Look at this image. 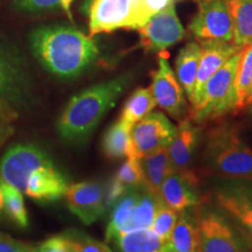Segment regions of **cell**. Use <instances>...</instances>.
<instances>
[{
  "label": "cell",
  "instance_id": "obj_27",
  "mask_svg": "<svg viewBox=\"0 0 252 252\" xmlns=\"http://www.w3.org/2000/svg\"><path fill=\"white\" fill-rule=\"evenodd\" d=\"M132 126L121 119L106 131L103 139V151L110 159H119L123 157L133 156L131 141Z\"/></svg>",
  "mask_w": 252,
  "mask_h": 252
},
{
  "label": "cell",
  "instance_id": "obj_11",
  "mask_svg": "<svg viewBox=\"0 0 252 252\" xmlns=\"http://www.w3.org/2000/svg\"><path fill=\"white\" fill-rule=\"evenodd\" d=\"M175 126L161 112H151L144 119L133 125L131 141L133 156L141 158L157 152L162 147H168Z\"/></svg>",
  "mask_w": 252,
  "mask_h": 252
},
{
  "label": "cell",
  "instance_id": "obj_23",
  "mask_svg": "<svg viewBox=\"0 0 252 252\" xmlns=\"http://www.w3.org/2000/svg\"><path fill=\"white\" fill-rule=\"evenodd\" d=\"M140 186H143V174L138 158L134 156L127 157V160L121 166L108 189L106 206H112L125 193Z\"/></svg>",
  "mask_w": 252,
  "mask_h": 252
},
{
  "label": "cell",
  "instance_id": "obj_6",
  "mask_svg": "<svg viewBox=\"0 0 252 252\" xmlns=\"http://www.w3.org/2000/svg\"><path fill=\"white\" fill-rule=\"evenodd\" d=\"M197 228L201 252H247L251 249L247 239L215 210H202Z\"/></svg>",
  "mask_w": 252,
  "mask_h": 252
},
{
  "label": "cell",
  "instance_id": "obj_24",
  "mask_svg": "<svg viewBox=\"0 0 252 252\" xmlns=\"http://www.w3.org/2000/svg\"><path fill=\"white\" fill-rule=\"evenodd\" d=\"M169 242L173 252H201L197 219L188 209L179 215Z\"/></svg>",
  "mask_w": 252,
  "mask_h": 252
},
{
  "label": "cell",
  "instance_id": "obj_30",
  "mask_svg": "<svg viewBox=\"0 0 252 252\" xmlns=\"http://www.w3.org/2000/svg\"><path fill=\"white\" fill-rule=\"evenodd\" d=\"M2 201H4V209L7 215L11 217L15 224L21 228H27L28 215L25 207L23 193L19 191L13 186L2 181Z\"/></svg>",
  "mask_w": 252,
  "mask_h": 252
},
{
  "label": "cell",
  "instance_id": "obj_42",
  "mask_svg": "<svg viewBox=\"0 0 252 252\" xmlns=\"http://www.w3.org/2000/svg\"><path fill=\"white\" fill-rule=\"evenodd\" d=\"M251 105H252V104H251ZM251 113H252V106H251Z\"/></svg>",
  "mask_w": 252,
  "mask_h": 252
},
{
  "label": "cell",
  "instance_id": "obj_14",
  "mask_svg": "<svg viewBox=\"0 0 252 252\" xmlns=\"http://www.w3.org/2000/svg\"><path fill=\"white\" fill-rule=\"evenodd\" d=\"M159 196L176 213L196 207L202 200L197 178L187 169L169 173L160 186Z\"/></svg>",
  "mask_w": 252,
  "mask_h": 252
},
{
  "label": "cell",
  "instance_id": "obj_26",
  "mask_svg": "<svg viewBox=\"0 0 252 252\" xmlns=\"http://www.w3.org/2000/svg\"><path fill=\"white\" fill-rule=\"evenodd\" d=\"M252 84V43L245 46L241 50L237 71L235 78V94H236V105L235 111L251 105L250 89Z\"/></svg>",
  "mask_w": 252,
  "mask_h": 252
},
{
  "label": "cell",
  "instance_id": "obj_19",
  "mask_svg": "<svg viewBox=\"0 0 252 252\" xmlns=\"http://www.w3.org/2000/svg\"><path fill=\"white\" fill-rule=\"evenodd\" d=\"M138 161L143 174V186L151 193L159 195L160 186L172 172L168 147H162L149 156L138 158Z\"/></svg>",
  "mask_w": 252,
  "mask_h": 252
},
{
  "label": "cell",
  "instance_id": "obj_25",
  "mask_svg": "<svg viewBox=\"0 0 252 252\" xmlns=\"http://www.w3.org/2000/svg\"><path fill=\"white\" fill-rule=\"evenodd\" d=\"M225 1L234 25V43L243 48L252 43V0Z\"/></svg>",
  "mask_w": 252,
  "mask_h": 252
},
{
  "label": "cell",
  "instance_id": "obj_4",
  "mask_svg": "<svg viewBox=\"0 0 252 252\" xmlns=\"http://www.w3.org/2000/svg\"><path fill=\"white\" fill-rule=\"evenodd\" d=\"M242 50V49H241ZM241 50L232 55L204 84L197 99L189 110V119L195 124L214 121L235 111V78Z\"/></svg>",
  "mask_w": 252,
  "mask_h": 252
},
{
  "label": "cell",
  "instance_id": "obj_2",
  "mask_svg": "<svg viewBox=\"0 0 252 252\" xmlns=\"http://www.w3.org/2000/svg\"><path fill=\"white\" fill-rule=\"evenodd\" d=\"M133 77L132 72L96 84L69 100L58 121L59 134L69 143H83L117 100Z\"/></svg>",
  "mask_w": 252,
  "mask_h": 252
},
{
  "label": "cell",
  "instance_id": "obj_33",
  "mask_svg": "<svg viewBox=\"0 0 252 252\" xmlns=\"http://www.w3.org/2000/svg\"><path fill=\"white\" fill-rule=\"evenodd\" d=\"M14 7L18 11L28 13L56 11L61 7V0H13Z\"/></svg>",
  "mask_w": 252,
  "mask_h": 252
},
{
  "label": "cell",
  "instance_id": "obj_38",
  "mask_svg": "<svg viewBox=\"0 0 252 252\" xmlns=\"http://www.w3.org/2000/svg\"><path fill=\"white\" fill-rule=\"evenodd\" d=\"M74 2V0H61V7L63 11L67 13L69 19H71V5Z\"/></svg>",
  "mask_w": 252,
  "mask_h": 252
},
{
  "label": "cell",
  "instance_id": "obj_12",
  "mask_svg": "<svg viewBox=\"0 0 252 252\" xmlns=\"http://www.w3.org/2000/svg\"><path fill=\"white\" fill-rule=\"evenodd\" d=\"M28 76L20 59L0 46V106L19 108L28 99Z\"/></svg>",
  "mask_w": 252,
  "mask_h": 252
},
{
  "label": "cell",
  "instance_id": "obj_17",
  "mask_svg": "<svg viewBox=\"0 0 252 252\" xmlns=\"http://www.w3.org/2000/svg\"><path fill=\"white\" fill-rule=\"evenodd\" d=\"M67 188L65 178L53 165L32 173L25 194L34 200L52 202L62 197Z\"/></svg>",
  "mask_w": 252,
  "mask_h": 252
},
{
  "label": "cell",
  "instance_id": "obj_18",
  "mask_svg": "<svg viewBox=\"0 0 252 252\" xmlns=\"http://www.w3.org/2000/svg\"><path fill=\"white\" fill-rule=\"evenodd\" d=\"M217 202L243 226L252 241V189L245 186L228 187L217 194Z\"/></svg>",
  "mask_w": 252,
  "mask_h": 252
},
{
  "label": "cell",
  "instance_id": "obj_3",
  "mask_svg": "<svg viewBox=\"0 0 252 252\" xmlns=\"http://www.w3.org/2000/svg\"><path fill=\"white\" fill-rule=\"evenodd\" d=\"M204 157L220 174L252 179V150L239 138L235 126L220 124L210 130Z\"/></svg>",
  "mask_w": 252,
  "mask_h": 252
},
{
  "label": "cell",
  "instance_id": "obj_31",
  "mask_svg": "<svg viewBox=\"0 0 252 252\" xmlns=\"http://www.w3.org/2000/svg\"><path fill=\"white\" fill-rule=\"evenodd\" d=\"M70 252H112L108 245L91 238L78 230H68L61 234Z\"/></svg>",
  "mask_w": 252,
  "mask_h": 252
},
{
  "label": "cell",
  "instance_id": "obj_8",
  "mask_svg": "<svg viewBox=\"0 0 252 252\" xmlns=\"http://www.w3.org/2000/svg\"><path fill=\"white\" fill-rule=\"evenodd\" d=\"M188 28L198 41L234 43V25L225 0H198V12Z\"/></svg>",
  "mask_w": 252,
  "mask_h": 252
},
{
  "label": "cell",
  "instance_id": "obj_34",
  "mask_svg": "<svg viewBox=\"0 0 252 252\" xmlns=\"http://www.w3.org/2000/svg\"><path fill=\"white\" fill-rule=\"evenodd\" d=\"M138 14L141 25H144L151 17L174 4V0H135Z\"/></svg>",
  "mask_w": 252,
  "mask_h": 252
},
{
  "label": "cell",
  "instance_id": "obj_29",
  "mask_svg": "<svg viewBox=\"0 0 252 252\" xmlns=\"http://www.w3.org/2000/svg\"><path fill=\"white\" fill-rule=\"evenodd\" d=\"M160 200L161 198L159 195L151 193L144 186H141L139 198L135 204L128 231L138 229H150L153 223L154 216H156L157 208Z\"/></svg>",
  "mask_w": 252,
  "mask_h": 252
},
{
  "label": "cell",
  "instance_id": "obj_5",
  "mask_svg": "<svg viewBox=\"0 0 252 252\" xmlns=\"http://www.w3.org/2000/svg\"><path fill=\"white\" fill-rule=\"evenodd\" d=\"M89 36L141 26L135 0H90L88 5Z\"/></svg>",
  "mask_w": 252,
  "mask_h": 252
},
{
  "label": "cell",
  "instance_id": "obj_43",
  "mask_svg": "<svg viewBox=\"0 0 252 252\" xmlns=\"http://www.w3.org/2000/svg\"><path fill=\"white\" fill-rule=\"evenodd\" d=\"M197 1H198V0H197Z\"/></svg>",
  "mask_w": 252,
  "mask_h": 252
},
{
  "label": "cell",
  "instance_id": "obj_13",
  "mask_svg": "<svg viewBox=\"0 0 252 252\" xmlns=\"http://www.w3.org/2000/svg\"><path fill=\"white\" fill-rule=\"evenodd\" d=\"M64 196L69 210L87 225L98 220L108 208L105 189L97 182L69 185Z\"/></svg>",
  "mask_w": 252,
  "mask_h": 252
},
{
  "label": "cell",
  "instance_id": "obj_7",
  "mask_svg": "<svg viewBox=\"0 0 252 252\" xmlns=\"http://www.w3.org/2000/svg\"><path fill=\"white\" fill-rule=\"evenodd\" d=\"M53 166L47 154L34 145H15L0 161V176L6 184L25 193L32 173Z\"/></svg>",
  "mask_w": 252,
  "mask_h": 252
},
{
  "label": "cell",
  "instance_id": "obj_22",
  "mask_svg": "<svg viewBox=\"0 0 252 252\" xmlns=\"http://www.w3.org/2000/svg\"><path fill=\"white\" fill-rule=\"evenodd\" d=\"M141 186L138 188L131 189L125 193L112 204V212L106 229V239L113 241L122 234L128 231V226L133 215L135 204L139 198Z\"/></svg>",
  "mask_w": 252,
  "mask_h": 252
},
{
  "label": "cell",
  "instance_id": "obj_32",
  "mask_svg": "<svg viewBox=\"0 0 252 252\" xmlns=\"http://www.w3.org/2000/svg\"><path fill=\"white\" fill-rule=\"evenodd\" d=\"M178 217L179 213H176L175 210H173L172 208L163 203L162 200H160L150 230L161 239L169 241Z\"/></svg>",
  "mask_w": 252,
  "mask_h": 252
},
{
  "label": "cell",
  "instance_id": "obj_35",
  "mask_svg": "<svg viewBox=\"0 0 252 252\" xmlns=\"http://www.w3.org/2000/svg\"><path fill=\"white\" fill-rule=\"evenodd\" d=\"M0 252H36V250L0 232Z\"/></svg>",
  "mask_w": 252,
  "mask_h": 252
},
{
  "label": "cell",
  "instance_id": "obj_36",
  "mask_svg": "<svg viewBox=\"0 0 252 252\" xmlns=\"http://www.w3.org/2000/svg\"><path fill=\"white\" fill-rule=\"evenodd\" d=\"M35 250L36 252H70L68 250L67 244H65L64 239L61 237V235L47 239L42 244L39 245V248L35 249Z\"/></svg>",
  "mask_w": 252,
  "mask_h": 252
},
{
  "label": "cell",
  "instance_id": "obj_28",
  "mask_svg": "<svg viewBox=\"0 0 252 252\" xmlns=\"http://www.w3.org/2000/svg\"><path fill=\"white\" fill-rule=\"evenodd\" d=\"M156 100L150 88H139L126 100L119 119L133 127L134 124L152 112Z\"/></svg>",
  "mask_w": 252,
  "mask_h": 252
},
{
  "label": "cell",
  "instance_id": "obj_20",
  "mask_svg": "<svg viewBox=\"0 0 252 252\" xmlns=\"http://www.w3.org/2000/svg\"><path fill=\"white\" fill-rule=\"evenodd\" d=\"M201 59V46L190 41L179 52L175 60V76L184 89L186 96L190 100L194 94L198 63Z\"/></svg>",
  "mask_w": 252,
  "mask_h": 252
},
{
  "label": "cell",
  "instance_id": "obj_9",
  "mask_svg": "<svg viewBox=\"0 0 252 252\" xmlns=\"http://www.w3.org/2000/svg\"><path fill=\"white\" fill-rule=\"evenodd\" d=\"M139 33L141 46L149 52H162L180 42L186 31L176 15L174 4L154 14L135 30Z\"/></svg>",
  "mask_w": 252,
  "mask_h": 252
},
{
  "label": "cell",
  "instance_id": "obj_40",
  "mask_svg": "<svg viewBox=\"0 0 252 252\" xmlns=\"http://www.w3.org/2000/svg\"><path fill=\"white\" fill-rule=\"evenodd\" d=\"M250 99H251V104H252V84H251V89H250Z\"/></svg>",
  "mask_w": 252,
  "mask_h": 252
},
{
  "label": "cell",
  "instance_id": "obj_15",
  "mask_svg": "<svg viewBox=\"0 0 252 252\" xmlns=\"http://www.w3.org/2000/svg\"><path fill=\"white\" fill-rule=\"evenodd\" d=\"M201 59L198 63L196 81H195L194 94L190 98V104H194L206 82L222 67L228 60L238 53L239 48L235 43L224 42L220 40H200Z\"/></svg>",
  "mask_w": 252,
  "mask_h": 252
},
{
  "label": "cell",
  "instance_id": "obj_37",
  "mask_svg": "<svg viewBox=\"0 0 252 252\" xmlns=\"http://www.w3.org/2000/svg\"><path fill=\"white\" fill-rule=\"evenodd\" d=\"M13 125L7 115L0 112V146L13 133Z\"/></svg>",
  "mask_w": 252,
  "mask_h": 252
},
{
  "label": "cell",
  "instance_id": "obj_10",
  "mask_svg": "<svg viewBox=\"0 0 252 252\" xmlns=\"http://www.w3.org/2000/svg\"><path fill=\"white\" fill-rule=\"evenodd\" d=\"M150 89L156 100V105L178 121L184 119L187 111L185 91L169 65L167 55L161 54L158 58V69L153 71L152 86Z\"/></svg>",
  "mask_w": 252,
  "mask_h": 252
},
{
  "label": "cell",
  "instance_id": "obj_41",
  "mask_svg": "<svg viewBox=\"0 0 252 252\" xmlns=\"http://www.w3.org/2000/svg\"><path fill=\"white\" fill-rule=\"evenodd\" d=\"M247 252H252V250H251V249H250V250H248Z\"/></svg>",
  "mask_w": 252,
  "mask_h": 252
},
{
  "label": "cell",
  "instance_id": "obj_1",
  "mask_svg": "<svg viewBox=\"0 0 252 252\" xmlns=\"http://www.w3.org/2000/svg\"><path fill=\"white\" fill-rule=\"evenodd\" d=\"M30 42L42 67L63 80L78 77L99 56L93 37L65 25L36 28L31 33Z\"/></svg>",
  "mask_w": 252,
  "mask_h": 252
},
{
  "label": "cell",
  "instance_id": "obj_16",
  "mask_svg": "<svg viewBox=\"0 0 252 252\" xmlns=\"http://www.w3.org/2000/svg\"><path fill=\"white\" fill-rule=\"evenodd\" d=\"M200 128L190 119H182L168 145L169 165L172 172L184 171L193 158Z\"/></svg>",
  "mask_w": 252,
  "mask_h": 252
},
{
  "label": "cell",
  "instance_id": "obj_21",
  "mask_svg": "<svg viewBox=\"0 0 252 252\" xmlns=\"http://www.w3.org/2000/svg\"><path fill=\"white\" fill-rule=\"evenodd\" d=\"M115 242L121 252H173L171 242L161 239L150 229L125 232Z\"/></svg>",
  "mask_w": 252,
  "mask_h": 252
},
{
  "label": "cell",
  "instance_id": "obj_39",
  "mask_svg": "<svg viewBox=\"0 0 252 252\" xmlns=\"http://www.w3.org/2000/svg\"><path fill=\"white\" fill-rule=\"evenodd\" d=\"M1 185H2V180H0V212H1V209H4V201H2Z\"/></svg>",
  "mask_w": 252,
  "mask_h": 252
}]
</instances>
